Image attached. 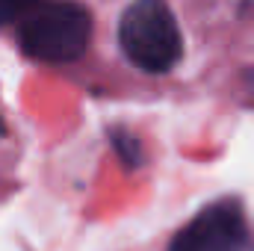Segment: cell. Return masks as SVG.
Returning <instances> with one entry per match:
<instances>
[{
	"label": "cell",
	"mask_w": 254,
	"mask_h": 251,
	"mask_svg": "<svg viewBox=\"0 0 254 251\" xmlns=\"http://www.w3.org/2000/svg\"><path fill=\"white\" fill-rule=\"evenodd\" d=\"M119 45L148 74H166L184 57V36L166 0H133L119 21Z\"/></svg>",
	"instance_id": "6da1fadb"
},
{
	"label": "cell",
	"mask_w": 254,
	"mask_h": 251,
	"mask_svg": "<svg viewBox=\"0 0 254 251\" xmlns=\"http://www.w3.org/2000/svg\"><path fill=\"white\" fill-rule=\"evenodd\" d=\"M92 36L89 9L77 0H45L18 27V45L30 60L51 65L74 63L86 54Z\"/></svg>",
	"instance_id": "7a4b0ae2"
},
{
	"label": "cell",
	"mask_w": 254,
	"mask_h": 251,
	"mask_svg": "<svg viewBox=\"0 0 254 251\" xmlns=\"http://www.w3.org/2000/svg\"><path fill=\"white\" fill-rule=\"evenodd\" d=\"M169 251H254V234L240 201L219 198L172 240Z\"/></svg>",
	"instance_id": "3957f363"
},
{
	"label": "cell",
	"mask_w": 254,
	"mask_h": 251,
	"mask_svg": "<svg viewBox=\"0 0 254 251\" xmlns=\"http://www.w3.org/2000/svg\"><path fill=\"white\" fill-rule=\"evenodd\" d=\"M110 142H113V148L119 151V157H122V163H125L127 169H139V166H142L145 151H142V145H139V139H136L133 133H127V130H113V133H110Z\"/></svg>",
	"instance_id": "277c9868"
},
{
	"label": "cell",
	"mask_w": 254,
	"mask_h": 251,
	"mask_svg": "<svg viewBox=\"0 0 254 251\" xmlns=\"http://www.w3.org/2000/svg\"><path fill=\"white\" fill-rule=\"evenodd\" d=\"M45 0H0V27L9 21H24L33 9H39Z\"/></svg>",
	"instance_id": "5b68a950"
},
{
	"label": "cell",
	"mask_w": 254,
	"mask_h": 251,
	"mask_svg": "<svg viewBox=\"0 0 254 251\" xmlns=\"http://www.w3.org/2000/svg\"><path fill=\"white\" fill-rule=\"evenodd\" d=\"M6 136V125H3V119H0V139Z\"/></svg>",
	"instance_id": "8992f818"
}]
</instances>
